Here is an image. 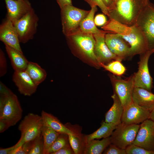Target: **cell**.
<instances>
[{"mask_svg": "<svg viewBox=\"0 0 154 154\" xmlns=\"http://www.w3.org/2000/svg\"><path fill=\"white\" fill-rule=\"evenodd\" d=\"M0 40L5 45L23 53L17 31L13 23L7 19L0 26Z\"/></svg>", "mask_w": 154, "mask_h": 154, "instance_id": "14", "label": "cell"}, {"mask_svg": "<svg viewBox=\"0 0 154 154\" xmlns=\"http://www.w3.org/2000/svg\"><path fill=\"white\" fill-rule=\"evenodd\" d=\"M39 19L33 9L18 20L13 23L19 35L20 43H25L32 39L36 33Z\"/></svg>", "mask_w": 154, "mask_h": 154, "instance_id": "6", "label": "cell"}, {"mask_svg": "<svg viewBox=\"0 0 154 154\" xmlns=\"http://www.w3.org/2000/svg\"><path fill=\"white\" fill-rule=\"evenodd\" d=\"M10 126L5 121L0 120V133H2L7 129Z\"/></svg>", "mask_w": 154, "mask_h": 154, "instance_id": "41", "label": "cell"}, {"mask_svg": "<svg viewBox=\"0 0 154 154\" xmlns=\"http://www.w3.org/2000/svg\"><path fill=\"white\" fill-rule=\"evenodd\" d=\"M70 37L84 55L100 66L94 53L95 40L93 35L78 33Z\"/></svg>", "mask_w": 154, "mask_h": 154, "instance_id": "13", "label": "cell"}, {"mask_svg": "<svg viewBox=\"0 0 154 154\" xmlns=\"http://www.w3.org/2000/svg\"><path fill=\"white\" fill-rule=\"evenodd\" d=\"M60 9L67 5H72L71 0H56Z\"/></svg>", "mask_w": 154, "mask_h": 154, "instance_id": "42", "label": "cell"}, {"mask_svg": "<svg viewBox=\"0 0 154 154\" xmlns=\"http://www.w3.org/2000/svg\"><path fill=\"white\" fill-rule=\"evenodd\" d=\"M117 125L103 121L101 126L97 130L91 134L84 135L86 143L93 139H99L110 137Z\"/></svg>", "mask_w": 154, "mask_h": 154, "instance_id": "26", "label": "cell"}, {"mask_svg": "<svg viewBox=\"0 0 154 154\" xmlns=\"http://www.w3.org/2000/svg\"><path fill=\"white\" fill-rule=\"evenodd\" d=\"M115 93L124 109L133 102L132 94L135 87L133 74L123 79L114 74L110 76Z\"/></svg>", "mask_w": 154, "mask_h": 154, "instance_id": "9", "label": "cell"}, {"mask_svg": "<svg viewBox=\"0 0 154 154\" xmlns=\"http://www.w3.org/2000/svg\"><path fill=\"white\" fill-rule=\"evenodd\" d=\"M152 54L148 51L141 54L138 64V70L133 74L134 86L150 91L153 87V80L149 73L148 61Z\"/></svg>", "mask_w": 154, "mask_h": 154, "instance_id": "10", "label": "cell"}, {"mask_svg": "<svg viewBox=\"0 0 154 154\" xmlns=\"http://www.w3.org/2000/svg\"><path fill=\"white\" fill-rule=\"evenodd\" d=\"M116 0H113V1L114 2Z\"/></svg>", "mask_w": 154, "mask_h": 154, "instance_id": "45", "label": "cell"}, {"mask_svg": "<svg viewBox=\"0 0 154 154\" xmlns=\"http://www.w3.org/2000/svg\"><path fill=\"white\" fill-rule=\"evenodd\" d=\"M140 127L137 124H126L121 122L117 125L110 136L111 143L125 149L132 143Z\"/></svg>", "mask_w": 154, "mask_h": 154, "instance_id": "5", "label": "cell"}, {"mask_svg": "<svg viewBox=\"0 0 154 154\" xmlns=\"http://www.w3.org/2000/svg\"><path fill=\"white\" fill-rule=\"evenodd\" d=\"M70 143L68 135L60 133L57 138L44 154H52Z\"/></svg>", "mask_w": 154, "mask_h": 154, "instance_id": "29", "label": "cell"}, {"mask_svg": "<svg viewBox=\"0 0 154 154\" xmlns=\"http://www.w3.org/2000/svg\"><path fill=\"white\" fill-rule=\"evenodd\" d=\"M91 7L98 6L102 12L108 17L109 16V10L104 3L102 0H84Z\"/></svg>", "mask_w": 154, "mask_h": 154, "instance_id": "34", "label": "cell"}, {"mask_svg": "<svg viewBox=\"0 0 154 154\" xmlns=\"http://www.w3.org/2000/svg\"><path fill=\"white\" fill-rule=\"evenodd\" d=\"M151 112L133 102L124 109L121 122L126 124H138L149 119Z\"/></svg>", "mask_w": 154, "mask_h": 154, "instance_id": "15", "label": "cell"}, {"mask_svg": "<svg viewBox=\"0 0 154 154\" xmlns=\"http://www.w3.org/2000/svg\"><path fill=\"white\" fill-rule=\"evenodd\" d=\"M94 21L96 26H103L107 22L106 16L103 14L97 15L94 18Z\"/></svg>", "mask_w": 154, "mask_h": 154, "instance_id": "37", "label": "cell"}, {"mask_svg": "<svg viewBox=\"0 0 154 154\" xmlns=\"http://www.w3.org/2000/svg\"><path fill=\"white\" fill-rule=\"evenodd\" d=\"M149 119L154 122V109L151 112Z\"/></svg>", "mask_w": 154, "mask_h": 154, "instance_id": "44", "label": "cell"}, {"mask_svg": "<svg viewBox=\"0 0 154 154\" xmlns=\"http://www.w3.org/2000/svg\"><path fill=\"white\" fill-rule=\"evenodd\" d=\"M119 36L130 46V57L131 58L137 54L140 55L148 51L146 38L136 24L130 26L122 35Z\"/></svg>", "mask_w": 154, "mask_h": 154, "instance_id": "8", "label": "cell"}, {"mask_svg": "<svg viewBox=\"0 0 154 154\" xmlns=\"http://www.w3.org/2000/svg\"><path fill=\"white\" fill-rule=\"evenodd\" d=\"M12 80L21 94L30 96L36 91L38 86L33 81L25 70L14 71Z\"/></svg>", "mask_w": 154, "mask_h": 154, "instance_id": "18", "label": "cell"}, {"mask_svg": "<svg viewBox=\"0 0 154 154\" xmlns=\"http://www.w3.org/2000/svg\"><path fill=\"white\" fill-rule=\"evenodd\" d=\"M62 31L66 36L69 37L77 33L80 25L90 12L67 5L60 8Z\"/></svg>", "mask_w": 154, "mask_h": 154, "instance_id": "2", "label": "cell"}, {"mask_svg": "<svg viewBox=\"0 0 154 154\" xmlns=\"http://www.w3.org/2000/svg\"><path fill=\"white\" fill-rule=\"evenodd\" d=\"M102 153L104 154H126L125 149L120 148L111 143L106 148Z\"/></svg>", "mask_w": 154, "mask_h": 154, "instance_id": "35", "label": "cell"}, {"mask_svg": "<svg viewBox=\"0 0 154 154\" xmlns=\"http://www.w3.org/2000/svg\"><path fill=\"white\" fill-rule=\"evenodd\" d=\"M132 143L149 151H154V122L148 119L141 123Z\"/></svg>", "mask_w": 154, "mask_h": 154, "instance_id": "12", "label": "cell"}, {"mask_svg": "<svg viewBox=\"0 0 154 154\" xmlns=\"http://www.w3.org/2000/svg\"><path fill=\"white\" fill-rule=\"evenodd\" d=\"M136 25L144 34L148 51L154 53V4L150 2L139 16Z\"/></svg>", "mask_w": 154, "mask_h": 154, "instance_id": "7", "label": "cell"}, {"mask_svg": "<svg viewBox=\"0 0 154 154\" xmlns=\"http://www.w3.org/2000/svg\"><path fill=\"white\" fill-rule=\"evenodd\" d=\"M43 125L48 127L60 133L72 134L73 132L62 123L56 117L44 110L41 113Z\"/></svg>", "mask_w": 154, "mask_h": 154, "instance_id": "24", "label": "cell"}, {"mask_svg": "<svg viewBox=\"0 0 154 154\" xmlns=\"http://www.w3.org/2000/svg\"><path fill=\"white\" fill-rule=\"evenodd\" d=\"M111 143L110 137L92 140L86 143L83 154H101Z\"/></svg>", "mask_w": 154, "mask_h": 154, "instance_id": "25", "label": "cell"}, {"mask_svg": "<svg viewBox=\"0 0 154 154\" xmlns=\"http://www.w3.org/2000/svg\"><path fill=\"white\" fill-rule=\"evenodd\" d=\"M104 3L109 10L111 9L112 7L114 2L113 0H102Z\"/></svg>", "mask_w": 154, "mask_h": 154, "instance_id": "43", "label": "cell"}, {"mask_svg": "<svg viewBox=\"0 0 154 154\" xmlns=\"http://www.w3.org/2000/svg\"><path fill=\"white\" fill-rule=\"evenodd\" d=\"M149 0H116L109 11V19H113L129 26L135 25Z\"/></svg>", "mask_w": 154, "mask_h": 154, "instance_id": "1", "label": "cell"}, {"mask_svg": "<svg viewBox=\"0 0 154 154\" xmlns=\"http://www.w3.org/2000/svg\"><path fill=\"white\" fill-rule=\"evenodd\" d=\"M33 140L25 142L17 147L14 150L12 154H29L32 147Z\"/></svg>", "mask_w": 154, "mask_h": 154, "instance_id": "33", "label": "cell"}, {"mask_svg": "<svg viewBox=\"0 0 154 154\" xmlns=\"http://www.w3.org/2000/svg\"><path fill=\"white\" fill-rule=\"evenodd\" d=\"M100 65L113 74L119 76L124 74L126 70L121 61L118 60H114L107 64L101 63Z\"/></svg>", "mask_w": 154, "mask_h": 154, "instance_id": "30", "label": "cell"}, {"mask_svg": "<svg viewBox=\"0 0 154 154\" xmlns=\"http://www.w3.org/2000/svg\"><path fill=\"white\" fill-rule=\"evenodd\" d=\"M7 71V60L2 50L0 49V77L5 74Z\"/></svg>", "mask_w": 154, "mask_h": 154, "instance_id": "36", "label": "cell"}, {"mask_svg": "<svg viewBox=\"0 0 154 154\" xmlns=\"http://www.w3.org/2000/svg\"><path fill=\"white\" fill-rule=\"evenodd\" d=\"M13 93L2 82H0V94L7 95H10Z\"/></svg>", "mask_w": 154, "mask_h": 154, "instance_id": "39", "label": "cell"}, {"mask_svg": "<svg viewBox=\"0 0 154 154\" xmlns=\"http://www.w3.org/2000/svg\"><path fill=\"white\" fill-rule=\"evenodd\" d=\"M44 141L41 133L33 140L32 147L29 154H44Z\"/></svg>", "mask_w": 154, "mask_h": 154, "instance_id": "31", "label": "cell"}, {"mask_svg": "<svg viewBox=\"0 0 154 154\" xmlns=\"http://www.w3.org/2000/svg\"><path fill=\"white\" fill-rule=\"evenodd\" d=\"M43 126L41 116L32 113L25 116L18 126L21 137L15 144L16 148L25 142L33 140L39 135L41 133Z\"/></svg>", "mask_w": 154, "mask_h": 154, "instance_id": "4", "label": "cell"}, {"mask_svg": "<svg viewBox=\"0 0 154 154\" xmlns=\"http://www.w3.org/2000/svg\"><path fill=\"white\" fill-rule=\"evenodd\" d=\"M109 33L112 32L106 31L93 35L95 40L94 53L100 65L101 63L105 64L117 60L116 56L111 51L105 42V35Z\"/></svg>", "mask_w": 154, "mask_h": 154, "instance_id": "17", "label": "cell"}, {"mask_svg": "<svg viewBox=\"0 0 154 154\" xmlns=\"http://www.w3.org/2000/svg\"><path fill=\"white\" fill-rule=\"evenodd\" d=\"M23 110L17 96L0 94V120L10 127L15 125L21 119Z\"/></svg>", "mask_w": 154, "mask_h": 154, "instance_id": "3", "label": "cell"}, {"mask_svg": "<svg viewBox=\"0 0 154 154\" xmlns=\"http://www.w3.org/2000/svg\"><path fill=\"white\" fill-rule=\"evenodd\" d=\"M16 148L15 145L12 147L0 149V154H12L14 150Z\"/></svg>", "mask_w": 154, "mask_h": 154, "instance_id": "40", "label": "cell"}, {"mask_svg": "<svg viewBox=\"0 0 154 154\" xmlns=\"http://www.w3.org/2000/svg\"><path fill=\"white\" fill-rule=\"evenodd\" d=\"M5 48L14 71L25 70L29 61L23 53L6 45Z\"/></svg>", "mask_w": 154, "mask_h": 154, "instance_id": "23", "label": "cell"}, {"mask_svg": "<svg viewBox=\"0 0 154 154\" xmlns=\"http://www.w3.org/2000/svg\"><path fill=\"white\" fill-rule=\"evenodd\" d=\"M113 100V104L106 112L105 121L117 125L121 122L124 109L117 95L115 93L111 96Z\"/></svg>", "mask_w": 154, "mask_h": 154, "instance_id": "21", "label": "cell"}, {"mask_svg": "<svg viewBox=\"0 0 154 154\" xmlns=\"http://www.w3.org/2000/svg\"><path fill=\"white\" fill-rule=\"evenodd\" d=\"M25 70L38 86L46 78L47 74L45 70L36 62L29 61Z\"/></svg>", "mask_w": 154, "mask_h": 154, "instance_id": "27", "label": "cell"}, {"mask_svg": "<svg viewBox=\"0 0 154 154\" xmlns=\"http://www.w3.org/2000/svg\"><path fill=\"white\" fill-rule=\"evenodd\" d=\"M52 154H75L70 144H68Z\"/></svg>", "mask_w": 154, "mask_h": 154, "instance_id": "38", "label": "cell"}, {"mask_svg": "<svg viewBox=\"0 0 154 154\" xmlns=\"http://www.w3.org/2000/svg\"><path fill=\"white\" fill-rule=\"evenodd\" d=\"M132 99L134 103L150 112L154 109V94L150 91L134 87Z\"/></svg>", "mask_w": 154, "mask_h": 154, "instance_id": "19", "label": "cell"}, {"mask_svg": "<svg viewBox=\"0 0 154 154\" xmlns=\"http://www.w3.org/2000/svg\"><path fill=\"white\" fill-rule=\"evenodd\" d=\"M126 154H154V151L147 150L133 143L125 149Z\"/></svg>", "mask_w": 154, "mask_h": 154, "instance_id": "32", "label": "cell"}, {"mask_svg": "<svg viewBox=\"0 0 154 154\" xmlns=\"http://www.w3.org/2000/svg\"><path fill=\"white\" fill-rule=\"evenodd\" d=\"M73 133L68 135L70 144L75 154H83L86 145L84 135L82 133V128L78 125H72L67 123L64 124Z\"/></svg>", "mask_w": 154, "mask_h": 154, "instance_id": "20", "label": "cell"}, {"mask_svg": "<svg viewBox=\"0 0 154 154\" xmlns=\"http://www.w3.org/2000/svg\"><path fill=\"white\" fill-rule=\"evenodd\" d=\"M7 9V19L13 23L33 9L28 0H4Z\"/></svg>", "mask_w": 154, "mask_h": 154, "instance_id": "16", "label": "cell"}, {"mask_svg": "<svg viewBox=\"0 0 154 154\" xmlns=\"http://www.w3.org/2000/svg\"><path fill=\"white\" fill-rule=\"evenodd\" d=\"M44 141V152L49 148L55 141L60 133L58 132L50 127L43 125L41 131Z\"/></svg>", "mask_w": 154, "mask_h": 154, "instance_id": "28", "label": "cell"}, {"mask_svg": "<svg viewBox=\"0 0 154 154\" xmlns=\"http://www.w3.org/2000/svg\"><path fill=\"white\" fill-rule=\"evenodd\" d=\"M97 11V6L91 7L88 15L81 22L77 33L94 35L107 31L99 29L96 27L94 21V15Z\"/></svg>", "mask_w": 154, "mask_h": 154, "instance_id": "22", "label": "cell"}, {"mask_svg": "<svg viewBox=\"0 0 154 154\" xmlns=\"http://www.w3.org/2000/svg\"><path fill=\"white\" fill-rule=\"evenodd\" d=\"M105 41L110 50L116 56V60L121 62L130 58V45L118 35L112 33H107L105 35Z\"/></svg>", "mask_w": 154, "mask_h": 154, "instance_id": "11", "label": "cell"}]
</instances>
